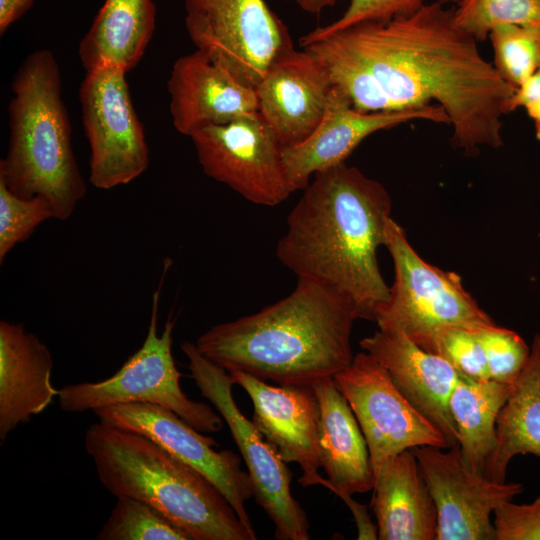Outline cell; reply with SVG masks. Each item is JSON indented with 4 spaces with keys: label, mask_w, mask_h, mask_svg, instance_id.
<instances>
[{
    "label": "cell",
    "mask_w": 540,
    "mask_h": 540,
    "mask_svg": "<svg viewBox=\"0 0 540 540\" xmlns=\"http://www.w3.org/2000/svg\"><path fill=\"white\" fill-rule=\"evenodd\" d=\"M439 1L387 21L362 22L300 42L360 112L443 108L451 143L466 156L503 145L502 117L516 88Z\"/></svg>",
    "instance_id": "1"
},
{
    "label": "cell",
    "mask_w": 540,
    "mask_h": 540,
    "mask_svg": "<svg viewBox=\"0 0 540 540\" xmlns=\"http://www.w3.org/2000/svg\"><path fill=\"white\" fill-rule=\"evenodd\" d=\"M392 200L379 181L345 162L316 172L290 212L276 257L297 277L348 296L360 319L375 320L387 300L377 260Z\"/></svg>",
    "instance_id": "2"
},
{
    "label": "cell",
    "mask_w": 540,
    "mask_h": 540,
    "mask_svg": "<svg viewBox=\"0 0 540 540\" xmlns=\"http://www.w3.org/2000/svg\"><path fill=\"white\" fill-rule=\"evenodd\" d=\"M355 303L332 286L298 277L285 298L260 311L215 325L196 340L199 351L226 371L279 385L312 386L352 361Z\"/></svg>",
    "instance_id": "3"
},
{
    "label": "cell",
    "mask_w": 540,
    "mask_h": 540,
    "mask_svg": "<svg viewBox=\"0 0 540 540\" xmlns=\"http://www.w3.org/2000/svg\"><path fill=\"white\" fill-rule=\"evenodd\" d=\"M84 446L111 494L149 504L190 540H255L213 483L146 436L98 422Z\"/></svg>",
    "instance_id": "4"
},
{
    "label": "cell",
    "mask_w": 540,
    "mask_h": 540,
    "mask_svg": "<svg viewBox=\"0 0 540 540\" xmlns=\"http://www.w3.org/2000/svg\"><path fill=\"white\" fill-rule=\"evenodd\" d=\"M11 89L9 143L0 161V181L20 197H44L54 219L65 221L85 197L86 184L73 152L54 54L47 49L30 53Z\"/></svg>",
    "instance_id": "5"
},
{
    "label": "cell",
    "mask_w": 540,
    "mask_h": 540,
    "mask_svg": "<svg viewBox=\"0 0 540 540\" xmlns=\"http://www.w3.org/2000/svg\"><path fill=\"white\" fill-rule=\"evenodd\" d=\"M384 246L392 257L395 277L375 315L379 330L400 333L435 353L437 341L447 330L494 323L464 288L461 277L423 260L392 217L386 224Z\"/></svg>",
    "instance_id": "6"
},
{
    "label": "cell",
    "mask_w": 540,
    "mask_h": 540,
    "mask_svg": "<svg viewBox=\"0 0 540 540\" xmlns=\"http://www.w3.org/2000/svg\"><path fill=\"white\" fill-rule=\"evenodd\" d=\"M160 288L152 295L151 317L142 346L111 377L100 382L70 384L59 390L58 403L66 412H84L123 403H151L168 408L200 432L216 433L224 420L209 405L187 397L180 386L182 373L173 355L175 319L157 331Z\"/></svg>",
    "instance_id": "7"
},
{
    "label": "cell",
    "mask_w": 540,
    "mask_h": 540,
    "mask_svg": "<svg viewBox=\"0 0 540 540\" xmlns=\"http://www.w3.org/2000/svg\"><path fill=\"white\" fill-rule=\"evenodd\" d=\"M181 349L188 360L189 377L230 429L245 461L253 497L272 520L275 538L310 539L306 512L290 491L292 473L274 447L238 408L228 371L207 359L195 343L183 341Z\"/></svg>",
    "instance_id": "8"
},
{
    "label": "cell",
    "mask_w": 540,
    "mask_h": 540,
    "mask_svg": "<svg viewBox=\"0 0 540 540\" xmlns=\"http://www.w3.org/2000/svg\"><path fill=\"white\" fill-rule=\"evenodd\" d=\"M196 49L255 88L273 60L294 48L283 21L265 0H183Z\"/></svg>",
    "instance_id": "9"
},
{
    "label": "cell",
    "mask_w": 540,
    "mask_h": 540,
    "mask_svg": "<svg viewBox=\"0 0 540 540\" xmlns=\"http://www.w3.org/2000/svg\"><path fill=\"white\" fill-rule=\"evenodd\" d=\"M79 99L90 147L89 182L108 190L138 178L150 156L126 72L110 66L86 72Z\"/></svg>",
    "instance_id": "10"
},
{
    "label": "cell",
    "mask_w": 540,
    "mask_h": 540,
    "mask_svg": "<svg viewBox=\"0 0 540 540\" xmlns=\"http://www.w3.org/2000/svg\"><path fill=\"white\" fill-rule=\"evenodd\" d=\"M190 138L203 172L246 200L276 206L293 192L283 146L258 112L202 127Z\"/></svg>",
    "instance_id": "11"
},
{
    "label": "cell",
    "mask_w": 540,
    "mask_h": 540,
    "mask_svg": "<svg viewBox=\"0 0 540 540\" xmlns=\"http://www.w3.org/2000/svg\"><path fill=\"white\" fill-rule=\"evenodd\" d=\"M334 381L365 437L374 476L390 457L417 446L449 448L442 432L399 391L385 367L361 351Z\"/></svg>",
    "instance_id": "12"
},
{
    "label": "cell",
    "mask_w": 540,
    "mask_h": 540,
    "mask_svg": "<svg viewBox=\"0 0 540 540\" xmlns=\"http://www.w3.org/2000/svg\"><path fill=\"white\" fill-rule=\"evenodd\" d=\"M99 422L146 436L178 460L204 475L224 495L250 534L256 533L245 502L253 496L249 474L230 450L216 451L217 442L175 412L151 403H123L94 410Z\"/></svg>",
    "instance_id": "13"
},
{
    "label": "cell",
    "mask_w": 540,
    "mask_h": 540,
    "mask_svg": "<svg viewBox=\"0 0 540 540\" xmlns=\"http://www.w3.org/2000/svg\"><path fill=\"white\" fill-rule=\"evenodd\" d=\"M435 502L436 540H496L491 515L523 492L520 483L497 482L470 470L459 446L411 449Z\"/></svg>",
    "instance_id": "14"
},
{
    "label": "cell",
    "mask_w": 540,
    "mask_h": 540,
    "mask_svg": "<svg viewBox=\"0 0 540 540\" xmlns=\"http://www.w3.org/2000/svg\"><path fill=\"white\" fill-rule=\"evenodd\" d=\"M414 120L449 125L446 112L437 104L402 111L360 112L333 85L324 115L313 133L296 145L283 147V163L293 192L304 190L316 172L345 162L371 134Z\"/></svg>",
    "instance_id": "15"
},
{
    "label": "cell",
    "mask_w": 540,
    "mask_h": 540,
    "mask_svg": "<svg viewBox=\"0 0 540 540\" xmlns=\"http://www.w3.org/2000/svg\"><path fill=\"white\" fill-rule=\"evenodd\" d=\"M253 404L252 422L286 463H297L303 487L322 483L318 448L320 410L312 386L267 384L242 371L228 372Z\"/></svg>",
    "instance_id": "16"
},
{
    "label": "cell",
    "mask_w": 540,
    "mask_h": 540,
    "mask_svg": "<svg viewBox=\"0 0 540 540\" xmlns=\"http://www.w3.org/2000/svg\"><path fill=\"white\" fill-rule=\"evenodd\" d=\"M332 87L312 52L289 49L273 60L255 87L258 113L283 147L296 145L319 125Z\"/></svg>",
    "instance_id": "17"
},
{
    "label": "cell",
    "mask_w": 540,
    "mask_h": 540,
    "mask_svg": "<svg viewBox=\"0 0 540 540\" xmlns=\"http://www.w3.org/2000/svg\"><path fill=\"white\" fill-rule=\"evenodd\" d=\"M167 88L173 126L188 137L202 127L258 112L255 88L197 49L174 62Z\"/></svg>",
    "instance_id": "18"
},
{
    "label": "cell",
    "mask_w": 540,
    "mask_h": 540,
    "mask_svg": "<svg viewBox=\"0 0 540 540\" xmlns=\"http://www.w3.org/2000/svg\"><path fill=\"white\" fill-rule=\"evenodd\" d=\"M359 344L385 367L404 397L442 432L449 447L458 445L449 400L460 373L443 357L400 333L378 330Z\"/></svg>",
    "instance_id": "19"
},
{
    "label": "cell",
    "mask_w": 540,
    "mask_h": 540,
    "mask_svg": "<svg viewBox=\"0 0 540 540\" xmlns=\"http://www.w3.org/2000/svg\"><path fill=\"white\" fill-rule=\"evenodd\" d=\"M48 347L23 324L0 321V442L58 396Z\"/></svg>",
    "instance_id": "20"
},
{
    "label": "cell",
    "mask_w": 540,
    "mask_h": 540,
    "mask_svg": "<svg viewBox=\"0 0 540 540\" xmlns=\"http://www.w3.org/2000/svg\"><path fill=\"white\" fill-rule=\"evenodd\" d=\"M319 404L318 448L327 479L321 485L350 495L373 489L375 476L365 437L334 378L312 385Z\"/></svg>",
    "instance_id": "21"
},
{
    "label": "cell",
    "mask_w": 540,
    "mask_h": 540,
    "mask_svg": "<svg viewBox=\"0 0 540 540\" xmlns=\"http://www.w3.org/2000/svg\"><path fill=\"white\" fill-rule=\"evenodd\" d=\"M372 490L378 539L436 540L435 502L411 449L383 463Z\"/></svg>",
    "instance_id": "22"
},
{
    "label": "cell",
    "mask_w": 540,
    "mask_h": 540,
    "mask_svg": "<svg viewBox=\"0 0 540 540\" xmlns=\"http://www.w3.org/2000/svg\"><path fill=\"white\" fill-rule=\"evenodd\" d=\"M153 0H105L78 54L86 72L116 67L126 73L142 59L156 25Z\"/></svg>",
    "instance_id": "23"
},
{
    "label": "cell",
    "mask_w": 540,
    "mask_h": 540,
    "mask_svg": "<svg viewBox=\"0 0 540 540\" xmlns=\"http://www.w3.org/2000/svg\"><path fill=\"white\" fill-rule=\"evenodd\" d=\"M519 454L540 458V335L535 334L529 359L512 385L496 421V445L484 476L506 481L507 467Z\"/></svg>",
    "instance_id": "24"
},
{
    "label": "cell",
    "mask_w": 540,
    "mask_h": 540,
    "mask_svg": "<svg viewBox=\"0 0 540 540\" xmlns=\"http://www.w3.org/2000/svg\"><path fill=\"white\" fill-rule=\"evenodd\" d=\"M513 384L460 374L449 400L465 465L483 474L496 445V421Z\"/></svg>",
    "instance_id": "25"
},
{
    "label": "cell",
    "mask_w": 540,
    "mask_h": 540,
    "mask_svg": "<svg viewBox=\"0 0 540 540\" xmlns=\"http://www.w3.org/2000/svg\"><path fill=\"white\" fill-rule=\"evenodd\" d=\"M493 65L515 88L540 69V24H504L489 34Z\"/></svg>",
    "instance_id": "26"
},
{
    "label": "cell",
    "mask_w": 540,
    "mask_h": 540,
    "mask_svg": "<svg viewBox=\"0 0 540 540\" xmlns=\"http://www.w3.org/2000/svg\"><path fill=\"white\" fill-rule=\"evenodd\" d=\"M97 540H190L179 527L149 504L117 497Z\"/></svg>",
    "instance_id": "27"
},
{
    "label": "cell",
    "mask_w": 540,
    "mask_h": 540,
    "mask_svg": "<svg viewBox=\"0 0 540 540\" xmlns=\"http://www.w3.org/2000/svg\"><path fill=\"white\" fill-rule=\"evenodd\" d=\"M454 22L478 42L504 24H540V0H459Z\"/></svg>",
    "instance_id": "28"
},
{
    "label": "cell",
    "mask_w": 540,
    "mask_h": 540,
    "mask_svg": "<svg viewBox=\"0 0 540 540\" xmlns=\"http://www.w3.org/2000/svg\"><path fill=\"white\" fill-rule=\"evenodd\" d=\"M54 218V211L42 196L23 198L0 181V263L19 243L26 241L43 222Z\"/></svg>",
    "instance_id": "29"
},
{
    "label": "cell",
    "mask_w": 540,
    "mask_h": 540,
    "mask_svg": "<svg viewBox=\"0 0 540 540\" xmlns=\"http://www.w3.org/2000/svg\"><path fill=\"white\" fill-rule=\"evenodd\" d=\"M491 380L513 384L524 369L530 353L524 339L516 332L495 323L477 330Z\"/></svg>",
    "instance_id": "30"
},
{
    "label": "cell",
    "mask_w": 540,
    "mask_h": 540,
    "mask_svg": "<svg viewBox=\"0 0 540 540\" xmlns=\"http://www.w3.org/2000/svg\"><path fill=\"white\" fill-rule=\"evenodd\" d=\"M478 329L459 327L447 330L437 341L435 354L447 360L463 376L488 380L489 370L477 336Z\"/></svg>",
    "instance_id": "31"
},
{
    "label": "cell",
    "mask_w": 540,
    "mask_h": 540,
    "mask_svg": "<svg viewBox=\"0 0 540 540\" xmlns=\"http://www.w3.org/2000/svg\"><path fill=\"white\" fill-rule=\"evenodd\" d=\"M427 0H350L344 13L334 22L317 27L300 38V42L316 39L347 27L368 21H387L410 14Z\"/></svg>",
    "instance_id": "32"
},
{
    "label": "cell",
    "mask_w": 540,
    "mask_h": 540,
    "mask_svg": "<svg viewBox=\"0 0 540 540\" xmlns=\"http://www.w3.org/2000/svg\"><path fill=\"white\" fill-rule=\"evenodd\" d=\"M493 514L496 540H540V496L529 504L505 501Z\"/></svg>",
    "instance_id": "33"
},
{
    "label": "cell",
    "mask_w": 540,
    "mask_h": 540,
    "mask_svg": "<svg viewBox=\"0 0 540 540\" xmlns=\"http://www.w3.org/2000/svg\"><path fill=\"white\" fill-rule=\"evenodd\" d=\"M523 107L533 120L535 136L540 141V69L516 88L509 101L510 112Z\"/></svg>",
    "instance_id": "34"
},
{
    "label": "cell",
    "mask_w": 540,
    "mask_h": 540,
    "mask_svg": "<svg viewBox=\"0 0 540 540\" xmlns=\"http://www.w3.org/2000/svg\"><path fill=\"white\" fill-rule=\"evenodd\" d=\"M35 0H0V34L19 20L33 5Z\"/></svg>",
    "instance_id": "35"
},
{
    "label": "cell",
    "mask_w": 540,
    "mask_h": 540,
    "mask_svg": "<svg viewBox=\"0 0 540 540\" xmlns=\"http://www.w3.org/2000/svg\"><path fill=\"white\" fill-rule=\"evenodd\" d=\"M296 4L301 10L309 14H320L327 8L336 5L341 0H284Z\"/></svg>",
    "instance_id": "36"
},
{
    "label": "cell",
    "mask_w": 540,
    "mask_h": 540,
    "mask_svg": "<svg viewBox=\"0 0 540 540\" xmlns=\"http://www.w3.org/2000/svg\"><path fill=\"white\" fill-rule=\"evenodd\" d=\"M437 1H439L440 3L445 5V4H448V3L456 4L459 0H437Z\"/></svg>",
    "instance_id": "37"
}]
</instances>
